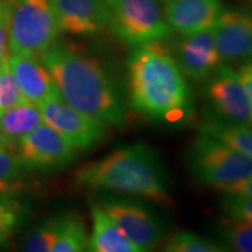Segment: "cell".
Segmentation results:
<instances>
[{"mask_svg":"<svg viewBox=\"0 0 252 252\" xmlns=\"http://www.w3.org/2000/svg\"><path fill=\"white\" fill-rule=\"evenodd\" d=\"M126 65L127 100L135 112L169 127L190 123L195 111L193 93L163 40L135 47Z\"/></svg>","mask_w":252,"mask_h":252,"instance_id":"1","label":"cell"},{"mask_svg":"<svg viewBox=\"0 0 252 252\" xmlns=\"http://www.w3.org/2000/svg\"><path fill=\"white\" fill-rule=\"evenodd\" d=\"M39 59L69 105L119 131L127 126L128 100L98 60L58 40Z\"/></svg>","mask_w":252,"mask_h":252,"instance_id":"2","label":"cell"},{"mask_svg":"<svg viewBox=\"0 0 252 252\" xmlns=\"http://www.w3.org/2000/svg\"><path fill=\"white\" fill-rule=\"evenodd\" d=\"M77 185L93 190L130 195L149 202L172 203V184L161 156L153 147L134 143L81 166Z\"/></svg>","mask_w":252,"mask_h":252,"instance_id":"3","label":"cell"},{"mask_svg":"<svg viewBox=\"0 0 252 252\" xmlns=\"http://www.w3.org/2000/svg\"><path fill=\"white\" fill-rule=\"evenodd\" d=\"M185 163L191 179L219 189L252 176V160L216 138L200 133L188 144Z\"/></svg>","mask_w":252,"mask_h":252,"instance_id":"4","label":"cell"},{"mask_svg":"<svg viewBox=\"0 0 252 252\" xmlns=\"http://www.w3.org/2000/svg\"><path fill=\"white\" fill-rule=\"evenodd\" d=\"M61 33L50 0H11L8 48L14 55L37 58Z\"/></svg>","mask_w":252,"mask_h":252,"instance_id":"5","label":"cell"},{"mask_svg":"<svg viewBox=\"0 0 252 252\" xmlns=\"http://www.w3.org/2000/svg\"><path fill=\"white\" fill-rule=\"evenodd\" d=\"M94 200L140 252L153 250L166 238L167 222L149 201L104 190H99Z\"/></svg>","mask_w":252,"mask_h":252,"instance_id":"6","label":"cell"},{"mask_svg":"<svg viewBox=\"0 0 252 252\" xmlns=\"http://www.w3.org/2000/svg\"><path fill=\"white\" fill-rule=\"evenodd\" d=\"M110 11L108 26L124 45L135 48L165 40L172 33L159 0H105Z\"/></svg>","mask_w":252,"mask_h":252,"instance_id":"7","label":"cell"},{"mask_svg":"<svg viewBox=\"0 0 252 252\" xmlns=\"http://www.w3.org/2000/svg\"><path fill=\"white\" fill-rule=\"evenodd\" d=\"M202 82L203 119L252 128V105L234 68L222 63Z\"/></svg>","mask_w":252,"mask_h":252,"instance_id":"8","label":"cell"},{"mask_svg":"<svg viewBox=\"0 0 252 252\" xmlns=\"http://www.w3.org/2000/svg\"><path fill=\"white\" fill-rule=\"evenodd\" d=\"M17 153L26 172L48 173L67 168L78 151L48 124H40L17 144Z\"/></svg>","mask_w":252,"mask_h":252,"instance_id":"9","label":"cell"},{"mask_svg":"<svg viewBox=\"0 0 252 252\" xmlns=\"http://www.w3.org/2000/svg\"><path fill=\"white\" fill-rule=\"evenodd\" d=\"M37 108L43 122L55 128L77 151L93 150L108 138V124L72 108L60 94L43 100Z\"/></svg>","mask_w":252,"mask_h":252,"instance_id":"10","label":"cell"},{"mask_svg":"<svg viewBox=\"0 0 252 252\" xmlns=\"http://www.w3.org/2000/svg\"><path fill=\"white\" fill-rule=\"evenodd\" d=\"M168 46L187 80L202 82L223 63L213 30L187 35L179 34Z\"/></svg>","mask_w":252,"mask_h":252,"instance_id":"11","label":"cell"},{"mask_svg":"<svg viewBox=\"0 0 252 252\" xmlns=\"http://www.w3.org/2000/svg\"><path fill=\"white\" fill-rule=\"evenodd\" d=\"M213 33L223 63L252 60V13L247 9L223 7Z\"/></svg>","mask_w":252,"mask_h":252,"instance_id":"12","label":"cell"},{"mask_svg":"<svg viewBox=\"0 0 252 252\" xmlns=\"http://www.w3.org/2000/svg\"><path fill=\"white\" fill-rule=\"evenodd\" d=\"M61 32L77 36L96 35L108 26L105 0H50Z\"/></svg>","mask_w":252,"mask_h":252,"instance_id":"13","label":"cell"},{"mask_svg":"<svg viewBox=\"0 0 252 252\" xmlns=\"http://www.w3.org/2000/svg\"><path fill=\"white\" fill-rule=\"evenodd\" d=\"M222 9L220 0H168L163 12L172 31L187 35L213 30Z\"/></svg>","mask_w":252,"mask_h":252,"instance_id":"14","label":"cell"},{"mask_svg":"<svg viewBox=\"0 0 252 252\" xmlns=\"http://www.w3.org/2000/svg\"><path fill=\"white\" fill-rule=\"evenodd\" d=\"M9 68L26 102L39 105L49 97L59 94L52 75L34 56L9 55Z\"/></svg>","mask_w":252,"mask_h":252,"instance_id":"15","label":"cell"},{"mask_svg":"<svg viewBox=\"0 0 252 252\" xmlns=\"http://www.w3.org/2000/svg\"><path fill=\"white\" fill-rule=\"evenodd\" d=\"M93 231L89 236V250L94 252H140L125 237L105 210L94 198L90 202Z\"/></svg>","mask_w":252,"mask_h":252,"instance_id":"16","label":"cell"},{"mask_svg":"<svg viewBox=\"0 0 252 252\" xmlns=\"http://www.w3.org/2000/svg\"><path fill=\"white\" fill-rule=\"evenodd\" d=\"M42 123L43 118L37 105L23 102L0 115V134L4 143L17 146L25 135Z\"/></svg>","mask_w":252,"mask_h":252,"instance_id":"17","label":"cell"},{"mask_svg":"<svg viewBox=\"0 0 252 252\" xmlns=\"http://www.w3.org/2000/svg\"><path fill=\"white\" fill-rule=\"evenodd\" d=\"M212 230L226 251L252 252V222L224 216L216 220Z\"/></svg>","mask_w":252,"mask_h":252,"instance_id":"18","label":"cell"},{"mask_svg":"<svg viewBox=\"0 0 252 252\" xmlns=\"http://www.w3.org/2000/svg\"><path fill=\"white\" fill-rule=\"evenodd\" d=\"M26 172L19 160L14 145H0V195L18 196L26 189Z\"/></svg>","mask_w":252,"mask_h":252,"instance_id":"19","label":"cell"},{"mask_svg":"<svg viewBox=\"0 0 252 252\" xmlns=\"http://www.w3.org/2000/svg\"><path fill=\"white\" fill-rule=\"evenodd\" d=\"M197 132L216 138L252 160V128L247 126L223 124L203 119L197 124Z\"/></svg>","mask_w":252,"mask_h":252,"instance_id":"20","label":"cell"},{"mask_svg":"<svg viewBox=\"0 0 252 252\" xmlns=\"http://www.w3.org/2000/svg\"><path fill=\"white\" fill-rule=\"evenodd\" d=\"M89 250V234L83 219L75 213H62L61 228L54 252H81Z\"/></svg>","mask_w":252,"mask_h":252,"instance_id":"21","label":"cell"},{"mask_svg":"<svg viewBox=\"0 0 252 252\" xmlns=\"http://www.w3.org/2000/svg\"><path fill=\"white\" fill-rule=\"evenodd\" d=\"M162 250L167 252H223L226 249L217 239L186 230H178L165 239Z\"/></svg>","mask_w":252,"mask_h":252,"instance_id":"22","label":"cell"},{"mask_svg":"<svg viewBox=\"0 0 252 252\" xmlns=\"http://www.w3.org/2000/svg\"><path fill=\"white\" fill-rule=\"evenodd\" d=\"M62 214H58L41 222L25 239L23 250L28 252L52 251L61 228Z\"/></svg>","mask_w":252,"mask_h":252,"instance_id":"23","label":"cell"},{"mask_svg":"<svg viewBox=\"0 0 252 252\" xmlns=\"http://www.w3.org/2000/svg\"><path fill=\"white\" fill-rule=\"evenodd\" d=\"M25 207L17 196L0 195V245L6 243L25 217Z\"/></svg>","mask_w":252,"mask_h":252,"instance_id":"24","label":"cell"},{"mask_svg":"<svg viewBox=\"0 0 252 252\" xmlns=\"http://www.w3.org/2000/svg\"><path fill=\"white\" fill-rule=\"evenodd\" d=\"M23 102L26 100L14 80L7 58L0 63V115Z\"/></svg>","mask_w":252,"mask_h":252,"instance_id":"25","label":"cell"},{"mask_svg":"<svg viewBox=\"0 0 252 252\" xmlns=\"http://www.w3.org/2000/svg\"><path fill=\"white\" fill-rule=\"evenodd\" d=\"M220 208L224 216L252 222V197L224 194L220 200Z\"/></svg>","mask_w":252,"mask_h":252,"instance_id":"26","label":"cell"},{"mask_svg":"<svg viewBox=\"0 0 252 252\" xmlns=\"http://www.w3.org/2000/svg\"><path fill=\"white\" fill-rule=\"evenodd\" d=\"M11 0L0 1V63L9 56L8 48V15Z\"/></svg>","mask_w":252,"mask_h":252,"instance_id":"27","label":"cell"},{"mask_svg":"<svg viewBox=\"0 0 252 252\" xmlns=\"http://www.w3.org/2000/svg\"><path fill=\"white\" fill-rule=\"evenodd\" d=\"M236 72L252 105V60L242 62Z\"/></svg>","mask_w":252,"mask_h":252,"instance_id":"28","label":"cell"},{"mask_svg":"<svg viewBox=\"0 0 252 252\" xmlns=\"http://www.w3.org/2000/svg\"><path fill=\"white\" fill-rule=\"evenodd\" d=\"M223 194L241 195V196L252 197V176L244 179V180L236 182V184L224 186L217 189Z\"/></svg>","mask_w":252,"mask_h":252,"instance_id":"29","label":"cell"},{"mask_svg":"<svg viewBox=\"0 0 252 252\" xmlns=\"http://www.w3.org/2000/svg\"><path fill=\"white\" fill-rule=\"evenodd\" d=\"M1 144H4V139H2L1 134H0V145H1Z\"/></svg>","mask_w":252,"mask_h":252,"instance_id":"30","label":"cell"},{"mask_svg":"<svg viewBox=\"0 0 252 252\" xmlns=\"http://www.w3.org/2000/svg\"><path fill=\"white\" fill-rule=\"evenodd\" d=\"M249 1H250V2H251V4H252V0H249Z\"/></svg>","mask_w":252,"mask_h":252,"instance_id":"31","label":"cell"},{"mask_svg":"<svg viewBox=\"0 0 252 252\" xmlns=\"http://www.w3.org/2000/svg\"><path fill=\"white\" fill-rule=\"evenodd\" d=\"M163 1H165V2H166V1H168V0H163Z\"/></svg>","mask_w":252,"mask_h":252,"instance_id":"32","label":"cell"},{"mask_svg":"<svg viewBox=\"0 0 252 252\" xmlns=\"http://www.w3.org/2000/svg\"><path fill=\"white\" fill-rule=\"evenodd\" d=\"M0 1H1V0H0Z\"/></svg>","mask_w":252,"mask_h":252,"instance_id":"33","label":"cell"}]
</instances>
